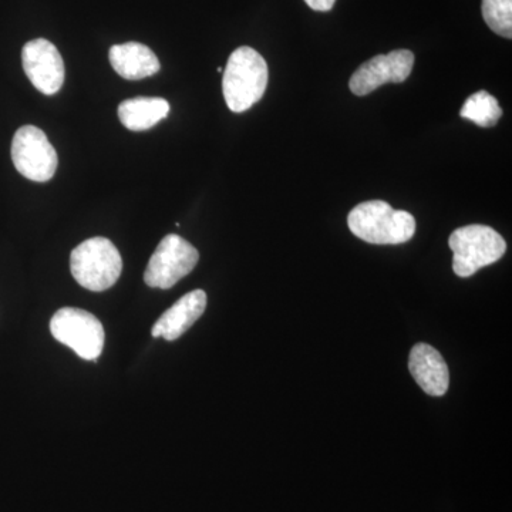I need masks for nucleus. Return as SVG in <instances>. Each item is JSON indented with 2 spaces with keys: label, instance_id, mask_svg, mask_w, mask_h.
Wrapping results in <instances>:
<instances>
[{
  "label": "nucleus",
  "instance_id": "nucleus-12",
  "mask_svg": "<svg viewBox=\"0 0 512 512\" xmlns=\"http://www.w3.org/2000/svg\"><path fill=\"white\" fill-rule=\"evenodd\" d=\"M111 66L123 79L141 80L160 72V60L156 53L137 42L114 45L109 52Z\"/></svg>",
  "mask_w": 512,
  "mask_h": 512
},
{
  "label": "nucleus",
  "instance_id": "nucleus-2",
  "mask_svg": "<svg viewBox=\"0 0 512 512\" xmlns=\"http://www.w3.org/2000/svg\"><path fill=\"white\" fill-rule=\"evenodd\" d=\"M350 231L362 241L375 245H399L416 234V220L410 212L394 210L384 201L357 205L348 217Z\"/></svg>",
  "mask_w": 512,
  "mask_h": 512
},
{
  "label": "nucleus",
  "instance_id": "nucleus-14",
  "mask_svg": "<svg viewBox=\"0 0 512 512\" xmlns=\"http://www.w3.org/2000/svg\"><path fill=\"white\" fill-rule=\"evenodd\" d=\"M460 116L473 121L477 126L493 127L503 116V110L494 96L485 90H480L468 97L464 106L461 107Z\"/></svg>",
  "mask_w": 512,
  "mask_h": 512
},
{
  "label": "nucleus",
  "instance_id": "nucleus-5",
  "mask_svg": "<svg viewBox=\"0 0 512 512\" xmlns=\"http://www.w3.org/2000/svg\"><path fill=\"white\" fill-rule=\"evenodd\" d=\"M50 330L56 340L69 346L84 360H97L104 348V328L92 313L63 308L55 313Z\"/></svg>",
  "mask_w": 512,
  "mask_h": 512
},
{
  "label": "nucleus",
  "instance_id": "nucleus-1",
  "mask_svg": "<svg viewBox=\"0 0 512 512\" xmlns=\"http://www.w3.org/2000/svg\"><path fill=\"white\" fill-rule=\"evenodd\" d=\"M269 70L264 57L248 46L238 47L229 56L222 79L228 109L244 113L264 97Z\"/></svg>",
  "mask_w": 512,
  "mask_h": 512
},
{
  "label": "nucleus",
  "instance_id": "nucleus-16",
  "mask_svg": "<svg viewBox=\"0 0 512 512\" xmlns=\"http://www.w3.org/2000/svg\"><path fill=\"white\" fill-rule=\"evenodd\" d=\"M309 8L316 10V12H329L335 5L336 0H305Z\"/></svg>",
  "mask_w": 512,
  "mask_h": 512
},
{
  "label": "nucleus",
  "instance_id": "nucleus-13",
  "mask_svg": "<svg viewBox=\"0 0 512 512\" xmlns=\"http://www.w3.org/2000/svg\"><path fill=\"white\" fill-rule=\"evenodd\" d=\"M170 104L160 97H136L124 100L119 107V119L131 131H146L167 119Z\"/></svg>",
  "mask_w": 512,
  "mask_h": 512
},
{
  "label": "nucleus",
  "instance_id": "nucleus-7",
  "mask_svg": "<svg viewBox=\"0 0 512 512\" xmlns=\"http://www.w3.org/2000/svg\"><path fill=\"white\" fill-rule=\"evenodd\" d=\"M12 161L23 177L36 183L52 180L59 164L55 147L35 126H23L16 131L12 141Z\"/></svg>",
  "mask_w": 512,
  "mask_h": 512
},
{
  "label": "nucleus",
  "instance_id": "nucleus-4",
  "mask_svg": "<svg viewBox=\"0 0 512 512\" xmlns=\"http://www.w3.org/2000/svg\"><path fill=\"white\" fill-rule=\"evenodd\" d=\"M453 251V269L460 278H470L478 269L503 258L507 242L487 225H467L458 228L448 238Z\"/></svg>",
  "mask_w": 512,
  "mask_h": 512
},
{
  "label": "nucleus",
  "instance_id": "nucleus-6",
  "mask_svg": "<svg viewBox=\"0 0 512 512\" xmlns=\"http://www.w3.org/2000/svg\"><path fill=\"white\" fill-rule=\"evenodd\" d=\"M200 254L190 242L178 235H167L148 262L144 282L150 288L170 289L191 274L198 264Z\"/></svg>",
  "mask_w": 512,
  "mask_h": 512
},
{
  "label": "nucleus",
  "instance_id": "nucleus-10",
  "mask_svg": "<svg viewBox=\"0 0 512 512\" xmlns=\"http://www.w3.org/2000/svg\"><path fill=\"white\" fill-rule=\"evenodd\" d=\"M409 369L413 379L430 396L441 397L447 393L450 373L446 360L433 346L427 343L414 346L410 352Z\"/></svg>",
  "mask_w": 512,
  "mask_h": 512
},
{
  "label": "nucleus",
  "instance_id": "nucleus-9",
  "mask_svg": "<svg viewBox=\"0 0 512 512\" xmlns=\"http://www.w3.org/2000/svg\"><path fill=\"white\" fill-rule=\"evenodd\" d=\"M23 70L40 93L52 96L62 89L64 62L57 47L46 39L30 40L22 50Z\"/></svg>",
  "mask_w": 512,
  "mask_h": 512
},
{
  "label": "nucleus",
  "instance_id": "nucleus-11",
  "mask_svg": "<svg viewBox=\"0 0 512 512\" xmlns=\"http://www.w3.org/2000/svg\"><path fill=\"white\" fill-rule=\"evenodd\" d=\"M207 308V293L197 289L184 295L163 313L151 329L154 338H163L168 342L177 340L201 318Z\"/></svg>",
  "mask_w": 512,
  "mask_h": 512
},
{
  "label": "nucleus",
  "instance_id": "nucleus-15",
  "mask_svg": "<svg viewBox=\"0 0 512 512\" xmlns=\"http://www.w3.org/2000/svg\"><path fill=\"white\" fill-rule=\"evenodd\" d=\"M483 18L497 35L512 37V0H483Z\"/></svg>",
  "mask_w": 512,
  "mask_h": 512
},
{
  "label": "nucleus",
  "instance_id": "nucleus-3",
  "mask_svg": "<svg viewBox=\"0 0 512 512\" xmlns=\"http://www.w3.org/2000/svg\"><path fill=\"white\" fill-rule=\"evenodd\" d=\"M70 269L77 284L89 291L103 292L119 281L123 259L110 239L90 238L73 249Z\"/></svg>",
  "mask_w": 512,
  "mask_h": 512
},
{
  "label": "nucleus",
  "instance_id": "nucleus-8",
  "mask_svg": "<svg viewBox=\"0 0 512 512\" xmlns=\"http://www.w3.org/2000/svg\"><path fill=\"white\" fill-rule=\"evenodd\" d=\"M414 55L410 50H393L367 60L353 73L349 87L356 96H367L386 83H403L412 73Z\"/></svg>",
  "mask_w": 512,
  "mask_h": 512
}]
</instances>
